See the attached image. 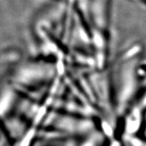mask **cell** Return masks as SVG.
Instances as JSON below:
<instances>
[{"label":"cell","mask_w":146,"mask_h":146,"mask_svg":"<svg viewBox=\"0 0 146 146\" xmlns=\"http://www.w3.org/2000/svg\"><path fill=\"white\" fill-rule=\"evenodd\" d=\"M111 146H120V145H119V143H118V142H114V143L112 144V145H111Z\"/></svg>","instance_id":"5"},{"label":"cell","mask_w":146,"mask_h":146,"mask_svg":"<svg viewBox=\"0 0 146 146\" xmlns=\"http://www.w3.org/2000/svg\"><path fill=\"white\" fill-rule=\"evenodd\" d=\"M33 135H34L33 131H31V132L29 133L28 135H27L26 139H25V141H24V142H23V146H27L29 145V143L30 142V140L31 139V138L33 137Z\"/></svg>","instance_id":"2"},{"label":"cell","mask_w":146,"mask_h":146,"mask_svg":"<svg viewBox=\"0 0 146 146\" xmlns=\"http://www.w3.org/2000/svg\"><path fill=\"white\" fill-rule=\"evenodd\" d=\"M102 127H103L104 132L106 133V135H108L110 136L112 134V129H111V127H110V126L108 125L107 123H104L103 125H102Z\"/></svg>","instance_id":"1"},{"label":"cell","mask_w":146,"mask_h":146,"mask_svg":"<svg viewBox=\"0 0 146 146\" xmlns=\"http://www.w3.org/2000/svg\"><path fill=\"white\" fill-rule=\"evenodd\" d=\"M137 127V125L135 123V122H131V123H130V124L129 125V128H128V129H129V131H130V132H133V131L136 130Z\"/></svg>","instance_id":"4"},{"label":"cell","mask_w":146,"mask_h":146,"mask_svg":"<svg viewBox=\"0 0 146 146\" xmlns=\"http://www.w3.org/2000/svg\"><path fill=\"white\" fill-rule=\"evenodd\" d=\"M85 146H91V145H90V144H87V145H85Z\"/></svg>","instance_id":"6"},{"label":"cell","mask_w":146,"mask_h":146,"mask_svg":"<svg viewBox=\"0 0 146 146\" xmlns=\"http://www.w3.org/2000/svg\"><path fill=\"white\" fill-rule=\"evenodd\" d=\"M45 113V108H41L39 110V112H38L37 116H36V122H39V120L41 119L42 117H43V116H44Z\"/></svg>","instance_id":"3"}]
</instances>
